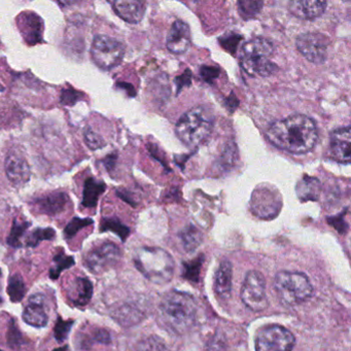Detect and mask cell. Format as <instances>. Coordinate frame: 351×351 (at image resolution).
Listing matches in <instances>:
<instances>
[{"instance_id":"ac0fdd59","label":"cell","mask_w":351,"mask_h":351,"mask_svg":"<svg viewBox=\"0 0 351 351\" xmlns=\"http://www.w3.org/2000/svg\"><path fill=\"white\" fill-rule=\"evenodd\" d=\"M328 3L318 0H295L289 5L291 15L299 19L313 20L320 17L326 12Z\"/></svg>"},{"instance_id":"d4e9b609","label":"cell","mask_w":351,"mask_h":351,"mask_svg":"<svg viewBox=\"0 0 351 351\" xmlns=\"http://www.w3.org/2000/svg\"><path fill=\"white\" fill-rule=\"evenodd\" d=\"M180 236L182 245L188 252L196 250L203 239L202 233L194 226H189V227L184 228Z\"/></svg>"},{"instance_id":"9c48e42d","label":"cell","mask_w":351,"mask_h":351,"mask_svg":"<svg viewBox=\"0 0 351 351\" xmlns=\"http://www.w3.org/2000/svg\"><path fill=\"white\" fill-rule=\"evenodd\" d=\"M240 297L246 307L254 312L263 311L268 307L266 293V280L258 271L247 272L242 285Z\"/></svg>"},{"instance_id":"7bdbcfd3","label":"cell","mask_w":351,"mask_h":351,"mask_svg":"<svg viewBox=\"0 0 351 351\" xmlns=\"http://www.w3.org/2000/svg\"><path fill=\"white\" fill-rule=\"evenodd\" d=\"M0 90H3V88L0 87Z\"/></svg>"},{"instance_id":"83f0119b","label":"cell","mask_w":351,"mask_h":351,"mask_svg":"<svg viewBox=\"0 0 351 351\" xmlns=\"http://www.w3.org/2000/svg\"><path fill=\"white\" fill-rule=\"evenodd\" d=\"M29 223L27 221H20L15 219L13 227H12L11 233L8 237V244L12 247H21V238L23 237Z\"/></svg>"},{"instance_id":"f546056e","label":"cell","mask_w":351,"mask_h":351,"mask_svg":"<svg viewBox=\"0 0 351 351\" xmlns=\"http://www.w3.org/2000/svg\"><path fill=\"white\" fill-rule=\"evenodd\" d=\"M55 237V231L53 229H36L28 236L26 244L30 247H36L44 240H51Z\"/></svg>"},{"instance_id":"4dcf8cb0","label":"cell","mask_w":351,"mask_h":351,"mask_svg":"<svg viewBox=\"0 0 351 351\" xmlns=\"http://www.w3.org/2000/svg\"><path fill=\"white\" fill-rule=\"evenodd\" d=\"M101 231H112L118 234L122 240H125L128 236L129 229L126 226L122 225L118 219H106L102 221Z\"/></svg>"},{"instance_id":"603a6c76","label":"cell","mask_w":351,"mask_h":351,"mask_svg":"<svg viewBox=\"0 0 351 351\" xmlns=\"http://www.w3.org/2000/svg\"><path fill=\"white\" fill-rule=\"evenodd\" d=\"M20 28H21L22 34L25 36V40L28 43L40 42L42 38V20L38 16L34 14H25V17H20L19 20Z\"/></svg>"},{"instance_id":"ba28073f","label":"cell","mask_w":351,"mask_h":351,"mask_svg":"<svg viewBox=\"0 0 351 351\" xmlns=\"http://www.w3.org/2000/svg\"><path fill=\"white\" fill-rule=\"evenodd\" d=\"M295 336L278 324L263 326L256 336V351H291Z\"/></svg>"},{"instance_id":"5b68a950","label":"cell","mask_w":351,"mask_h":351,"mask_svg":"<svg viewBox=\"0 0 351 351\" xmlns=\"http://www.w3.org/2000/svg\"><path fill=\"white\" fill-rule=\"evenodd\" d=\"M273 45L263 38H254L242 47V69L254 77H269L277 71L275 63L271 61Z\"/></svg>"},{"instance_id":"3957f363","label":"cell","mask_w":351,"mask_h":351,"mask_svg":"<svg viewBox=\"0 0 351 351\" xmlns=\"http://www.w3.org/2000/svg\"><path fill=\"white\" fill-rule=\"evenodd\" d=\"M215 125L213 110L206 106H197L186 112L176 124V135L189 147L203 145L210 136Z\"/></svg>"},{"instance_id":"6da1fadb","label":"cell","mask_w":351,"mask_h":351,"mask_svg":"<svg viewBox=\"0 0 351 351\" xmlns=\"http://www.w3.org/2000/svg\"><path fill=\"white\" fill-rule=\"evenodd\" d=\"M275 147L295 155L308 153L315 147L318 130L315 122L304 114H295L273 123L267 132Z\"/></svg>"},{"instance_id":"52a82bcc","label":"cell","mask_w":351,"mask_h":351,"mask_svg":"<svg viewBox=\"0 0 351 351\" xmlns=\"http://www.w3.org/2000/svg\"><path fill=\"white\" fill-rule=\"evenodd\" d=\"M125 47L116 38L108 36H97L91 47L93 62L104 71H110L122 62Z\"/></svg>"},{"instance_id":"1f68e13d","label":"cell","mask_w":351,"mask_h":351,"mask_svg":"<svg viewBox=\"0 0 351 351\" xmlns=\"http://www.w3.org/2000/svg\"><path fill=\"white\" fill-rule=\"evenodd\" d=\"M139 317H141V314L135 308L132 307L121 308L116 313V319L123 324H135L138 322Z\"/></svg>"},{"instance_id":"d590c367","label":"cell","mask_w":351,"mask_h":351,"mask_svg":"<svg viewBox=\"0 0 351 351\" xmlns=\"http://www.w3.org/2000/svg\"><path fill=\"white\" fill-rule=\"evenodd\" d=\"M84 137H85L86 145H87V147H89L90 149H92V151L101 149V147L106 145L104 138H102L100 135H98L97 133L94 132V131H86Z\"/></svg>"},{"instance_id":"484cf974","label":"cell","mask_w":351,"mask_h":351,"mask_svg":"<svg viewBox=\"0 0 351 351\" xmlns=\"http://www.w3.org/2000/svg\"><path fill=\"white\" fill-rule=\"evenodd\" d=\"M26 287L23 278L19 274L10 277L9 285H8V293L13 303H18L23 300L25 295Z\"/></svg>"},{"instance_id":"277c9868","label":"cell","mask_w":351,"mask_h":351,"mask_svg":"<svg viewBox=\"0 0 351 351\" xmlns=\"http://www.w3.org/2000/svg\"><path fill=\"white\" fill-rule=\"evenodd\" d=\"M137 269L152 282L164 285L173 276L174 260L166 250L159 247H143L134 258Z\"/></svg>"},{"instance_id":"4fadbf2b","label":"cell","mask_w":351,"mask_h":351,"mask_svg":"<svg viewBox=\"0 0 351 351\" xmlns=\"http://www.w3.org/2000/svg\"><path fill=\"white\" fill-rule=\"evenodd\" d=\"M192 44L190 26L182 20H176L168 32L166 47L173 54H184Z\"/></svg>"},{"instance_id":"7402d4cb","label":"cell","mask_w":351,"mask_h":351,"mask_svg":"<svg viewBox=\"0 0 351 351\" xmlns=\"http://www.w3.org/2000/svg\"><path fill=\"white\" fill-rule=\"evenodd\" d=\"M295 192H297L300 200L303 202L316 201L319 198L320 193H322V184L317 178L305 176L298 182Z\"/></svg>"},{"instance_id":"4316f807","label":"cell","mask_w":351,"mask_h":351,"mask_svg":"<svg viewBox=\"0 0 351 351\" xmlns=\"http://www.w3.org/2000/svg\"><path fill=\"white\" fill-rule=\"evenodd\" d=\"M54 266L51 268L50 277L52 279H57L60 276L61 273L69 269V267L75 265V260L73 256H65L64 252H61L54 258Z\"/></svg>"},{"instance_id":"5bb4252c","label":"cell","mask_w":351,"mask_h":351,"mask_svg":"<svg viewBox=\"0 0 351 351\" xmlns=\"http://www.w3.org/2000/svg\"><path fill=\"white\" fill-rule=\"evenodd\" d=\"M330 155L339 163H350V127L336 129L330 133Z\"/></svg>"},{"instance_id":"30bf717a","label":"cell","mask_w":351,"mask_h":351,"mask_svg":"<svg viewBox=\"0 0 351 351\" xmlns=\"http://www.w3.org/2000/svg\"><path fill=\"white\" fill-rule=\"evenodd\" d=\"M121 258V250L112 242H106L89 250L85 256V264L95 274L104 272L117 264Z\"/></svg>"},{"instance_id":"8d00e7d4","label":"cell","mask_w":351,"mask_h":351,"mask_svg":"<svg viewBox=\"0 0 351 351\" xmlns=\"http://www.w3.org/2000/svg\"><path fill=\"white\" fill-rule=\"evenodd\" d=\"M219 69L215 67L202 66L200 69V75L205 81L211 84V82L215 81L219 77Z\"/></svg>"},{"instance_id":"ffe728a7","label":"cell","mask_w":351,"mask_h":351,"mask_svg":"<svg viewBox=\"0 0 351 351\" xmlns=\"http://www.w3.org/2000/svg\"><path fill=\"white\" fill-rule=\"evenodd\" d=\"M232 276H233V267L231 262L228 260L221 261L215 275V289L217 297L223 300L229 299L231 295Z\"/></svg>"},{"instance_id":"7a4b0ae2","label":"cell","mask_w":351,"mask_h":351,"mask_svg":"<svg viewBox=\"0 0 351 351\" xmlns=\"http://www.w3.org/2000/svg\"><path fill=\"white\" fill-rule=\"evenodd\" d=\"M196 300L190 293L170 291L164 295L158 309V322L167 332L184 335L196 320Z\"/></svg>"},{"instance_id":"ab89813d","label":"cell","mask_w":351,"mask_h":351,"mask_svg":"<svg viewBox=\"0 0 351 351\" xmlns=\"http://www.w3.org/2000/svg\"><path fill=\"white\" fill-rule=\"evenodd\" d=\"M328 223L334 226V228H336L340 233H344L345 230L347 229V225L344 223V219H342V215H341V219H339L338 217L328 219Z\"/></svg>"},{"instance_id":"d6a6232c","label":"cell","mask_w":351,"mask_h":351,"mask_svg":"<svg viewBox=\"0 0 351 351\" xmlns=\"http://www.w3.org/2000/svg\"><path fill=\"white\" fill-rule=\"evenodd\" d=\"M203 258L199 256L196 260L191 263H184V277L189 280L197 282L199 278V273H200L201 266H202Z\"/></svg>"},{"instance_id":"d6986e66","label":"cell","mask_w":351,"mask_h":351,"mask_svg":"<svg viewBox=\"0 0 351 351\" xmlns=\"http://www.w3.org/2000/svg\"><path fill=\"white\" fill-rule=\"evenodd\" d=\"M117 15L131 24H137L143 20L145 15V5L134 0H119L112 3Z\"/></svg>"},{"instance_id":"44dd1931","label":"cell","mask_w":351,"mask_h":351,"mask_svg":"<svg viewBox=\"0 0 351 351\" xmlns=\"http://www.w3.org/2000/svg\"><path fill=\"white\" fill-rule=\"evenodd\" d=\"M69 196L64 193H52L36 201V207L40 213L56 215L62 213L66 206Z\"/></svg>"},{"instance_id":"8fae6325","label":"cell","mask_w":351,"mask_h":351,"mask_svg":"<svg viewBox=\"0 0 351 351\" xmlns=\"http://www.w3.org/2000/svg\"><path fill=\"white\" fill-rule=\"evenodd\" d=\"M330 42L322 34L308 32L298 38L297 48L299 52L314 64H322L328 57V47Z\"/></svg>"},{"instance_id":"8992f818","label":"cell","mask_w":351,"mask_h":351,"mask_svg":"<svg viewBox=\"0 0 351 351\" xmlns=\"http://www.w3.org/2000/svg\"><path fill=\"white\" fill-rule=\"evenodd\" d=\"M275 291L281 303L287 306L303 303L313 295V287L304 273L281 271L274 281Z\"/></svg>"},{"instance_id":"836d02e7","label":"cell","mask_w":351,"mask_h":351,"mask_svg":"<svg viewBox=\"0 0 351 351\" xmlns=\"http://www.w3.org/2000/svg\"><path fill=\"white\" fill-rule=\"evenodd\" d=\"M93 221L90 219H79V217H75L69 225L66 226L64 230V235L67 239L73 238L80 230L83 228L88 227V226L92 225Z\"/></svg>"},{"instance_id":"60d3db41","label":"cell","mask_w":351,"mask_h":351,"mask_svg":"<svg viewBox=\"0 0 351 351\" xmlns=\"http://www.w3.org/2000/svg\"><path fill=\"white\" fill-rule=\"evenodd\" d=\"M54 351H67V347L64 346L62 348L55 349Z\"/></svg>"},{"instance_id":"e0dca14e","label":"cell","mask_w":351,"mask_h":351,"mask_svg":"<svg viewBox=\"0 0 351 351\" xmlns=\"http://www.w3.org/2000/svg\"><path fill=\"white\" fill-rule=\"evenodd\" d=\"M66 295L73 305L84 307L92 299L93 285L91 281L85 277H75L67 285Z\"/></svg>"},{"instance_id":"e575fe53","label":"cell","mask_w":351,"mask_h":351,"mask_svg":"<svg viewBox=\"0 0 351 351\" xmlns=\"http://www.w3.org/2000/svg\"><path fill=\"white\" fill-rule=\"evenodd\" d=\"M73 320H63L60 317L57 319L54 328L55 338L57 339V341L64 342L65 339L69 336V332L71 330V326H73Z\"/></svg>"},{"instance_id":"2e32d148","label":"cell","mask_w":351,"mask_h":351,"mask_svg":"<svg viewBox=\"0 0 351 351\" xmlns=\"http://www.w3.org/2000/svg\"><path fill=\"white\" fill-rule=\"evenodd\" d=\"M8 178L16 186L25 184L30 178V168L25 158L18 153L8 155L5 163Z\"/></svg>"},{"instance_id":"cb8c5ba5","label":"cell","mask_w":351,"mask_h":351,"mask_svg":"<svg viewBox=\"0 0 351 351\" xmlns=\"http://www.w3.org/2000/svg\"><path fill=\"white\" fill-rule=\"evenodd\" d=\"M106 190V184L104 182H98L95 178H88L85 182L83 194V206L87 208L95 207L98 202L100 195Z\"/></svg>"},{"instance_id":"f1b7e54d","label":"cell","mask_w":351,"mask_h":351,"mask_svg":"<svg viewBox=\"0 0 351 351\" xmlns=\"http://www.w3.org/2000/svg\"><path fill=\"white\" fill-rule=\"evenodd\" d=\"M238 7L243 19H252L256 17L263 8L262 1H256V0H242L238 1Z\"/></svg>"},{"instance_id":"b9f144b4","label":"cell","mask_w":351,"mask_h":351,"mask_svg":"<svg viewBox=\"0 0 351 351\" xmlns=\"http://www.w3.org/2000/svg\"><path fill=\"white\" fill-rule=\"evenodd\" d=\"M0 276H1V271H0ZM0 303H3V298L0 297Z\"/></svg>"},{"instance_id":"9a60e30c","label":"cell","mask_w":351,"mask_h":351,"mask_svg":"<svg viewBox=\"0 0 351 351\" xmlns=\"http://www.w3.org/2000/svg\"><path fill=\"white\" fill-rule=\"evenodd\" d=\"M23 320L36 328L46 326L49 322L46 307V298L42 293L32 295L23 312Z\"/></svg>"},{"instance_id":"f35d334b","label":"cell","mask_w":351,"mask_h":351,"mask_svg":"<svg viewBox=\"0 0 351 351\" xmlns=\"http://www.w3.org/2000/svg\"><path fill=\"white\" fill-rule=\"evenodd\" d=\"M191 77H192L191 71H186L184 75H180V77L176 79V82H178V83H176V85H178V92L182 91V87H184V86L191 85Z\"/></svg>"},{"instance_id":"7c38bea8","label":"cell","mask_w":351,"mask_h":351,"mask_svg":"<svg viewBox=\"0 0 351 351\" xmlns=\"http://www.w3.org/2000/svg\"><path fill=\"white\" fill-rule=\"evenodd\" d=\"M281 207L280 197L275 191L261 189L254 191L252 196V210L263 219H271L279 213Z\"/></svg>"},{"instance_id":"74e56055","label":"cell","mask_w":351,"mask_h":351,"mask_svg":"<svg viewBox=\"0 0 351 351\" xmlns=\"http://www.w3.org/2000/svg\"><path fill=\"white\" fill-rule=\"evenodd\" d=\"M21 342V334H20L15 324L11 326L9 332V343L12 347H16Z\"/></svg>"}]
</instances>
